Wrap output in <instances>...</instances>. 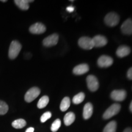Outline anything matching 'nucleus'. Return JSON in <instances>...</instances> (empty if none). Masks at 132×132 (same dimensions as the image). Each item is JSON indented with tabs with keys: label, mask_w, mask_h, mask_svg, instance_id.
<instances>
[{
	"label": "nucleus",
	"mask_w": 132,
	"mask_h": 132,
	"mask_svg": "<svg viewBox=\"0 0 132 132\" xmlns=\"http://www.w3.org/2000/svg\"><path fill=\"white\" fill-rule=\"evenodd\" d=\"M59 36L57 34H53L52 35L48 36L43 40V45L45 47H50L56 45L58 42Z\"/></svg>",
	"instance_id": "obj_7"
},
{
	"label": "nucleus",
	"mask_w": 132,
	"mask_h": 132,
	"mask_svg": "<svg viewBox=\"0 0 132 132\" xmlns=\"http://www.w3.org/2000/svg\"><path fill=\"white\" fill-rule=\"evenodd\" d=\"M85 95L83 92H80L78 94L75 95V96L73 97V100H72V102L75 105H78L81 103V102H83V100H85Z\"/></svg>",
	"instance_id": "obj_22"
},
{
	"label": "nucleus",
	"mask_w": 132,
	"mask_h": 132,
	"mask_svg": "<svg viewBox=\"0 0 132 132\" xmlns=\"http://www.w3.org/2000/svg\"><path fill=\"white\" fill-rule=\"evenodd\" d=\"M121 31L123 34L126 35L132 34V20L128 19L123 23L121 26Z\"/></svg>",
	"instance_id": "obj_11"
},
{
	"label": "nucleus",
	"mask_w": 132,
	"mask_h": 132,
	"mask_svg": "<svg viewBox=\"0 0 132 132\" xmlns=\"http://www.w3.org/2000/svg\"><path fill=\"white\" fill-rule=\"evenodd\" d=\"M87 87L90 91L95 92L98 89L99 83L98 80L95 76L89 75L86 78Z\"/></svg>",
	"instance_id": "obj_6"
},
{
	"label": "nucleus",
	"mask_w": 132,
	"mask_h": 132,
	"mask_svg": "<svg viewBox=\"0 0 132 132\" xmlns=\"http://www.w3.org/2000/svg\"><path fill=\"white\" fill-rule=\"evenodd\" d=\"M117 128V123L114 120L109 122L104 128L103 132H116Z\"/></svg>",
	"instance_id": "obj_19"
},
{
	"label": "nucleus",
	"mask_w": 132,
	"mask_h": 132,
	"mask_svg": "<svg viewBox=\"0 0 132 132\" xmlns=\"http://www.w3.org/2000/svg\"><path fill=\"white\" fill-rule=\"evenodd\" d=\"M127 92L125 90H114L111 93V98L117 102H122L125 100Z\"/></svg>",
	"instance_id": "obj_10"
},
{
	"label": "nucleus",
	"mask_w": 132,
	"mask_h": 132,
	"mask_svg": "<svg viewBox=\"0 0 132 132\" xmlns=\"http://www.w3.org/2000/svg\"><path fill=\"white\" fill-rule=\"evenodd\" d=\"M113 63V59L108 56H101L97 61V64L100 67H108Z\"/></svg>",
	"instance_id": "obj_8"
},
{
	"label": "nucleus",
	"mask_w": 132,
	"mask_h": 132,
	"mask_svg": "<svg viewBox=\"0 0 132 132\" xmlns=\"http://www.w3.org/2000/svg\"><path fill=\"white\" fill-rule=\"evenodd\" d=\"M127 77L128 79L132 80V67L128 69L127 72Z\"/></svg>",
	"instance_id": "obj_26"
},
{
	"label": "nucleus",
	"mask_w": 132,
	"mask_h": 132,
	"mask_svg": "<svg viewBox=\"0 0 132 132\" xmlns=\"http://www.w3.org/2000/svg\"><path fill=\"white\" fill-rule=\"evenodd\" d=\"M49 102V98L47 95H44L41 97L37 103V107L39 109H42L46 107Z\"/></svg>",
	"instance_id": "obj_21"
},
{
	"label": "nucleus",
	"mask_w": 132,
	"mask_h": 132,
	"mask_svg": "<svg viewBox=\"0 0 132 132\" xmlns=\"http://www.w3.org/2000/svg\"><path fill=\"white\" fill-rule=\"evenodd\" d=\"M40 94V90L37 87H33L28 90L25 95L24 100L28 103H30L34 100Z\"/></svg>",
	"instance_id": "obj_4"
},
{
	"label": "nucleus",
	"mask_w": 132,
	"mask_h": 132,
	"mask_svg": "<svg viewBox=\"0 0 132 132\" xmlns=\"http://www.w3.org/2000/svg\"><path fill=\"white\" fill-rule=\"evenodd\" d=\"M70 106V100L68 97H65L62 99L60 105V110L62 111H65Z\"/></svg>",
	"instance_id": "obj_18"
},
{
	"label": "nucleus",
	"mask_w": 132,
	"mask_h": 132,
	"mask_svg": "<svg viewBox=\"0 0 132 132\" xmlns=\"http://www.w3.org/2000/svg\"><path fill=\"white\" fill-rule=\"evenodd\" d=\"M34 128L29 127L26 130L25 132H34Z\"/></svg>",
	"instance_id": "obj_28"
},
{
	"label": "nucleus",
	"mask_w": 132,
	"mask_h": 132,
	"mask_svg": "<svg viewBox=\"0 0 132 132\" xmlns=\"http://www.w3.org/2000/svg\"><path fill=\"white\" fill-rule=\"evenodd\" d=\"M94 45L95 47H102L106 45L108 43L106 38L105 36L101 35L95 36L94 37L92 38Z\"/></svg>",
	"instance_id": "obj_12"
},
{
	"label": "nucleus",
	"mask_w": 132,
	"mask_h": 132,
	"mask_svg": "<svg viewBox=\"0 0 132 132\" xmlns=\"http://www.w3.org/2000/svg\"><path fill=\"white\" fill-rule=\"evenodd\" d=\"M33 1H30V0H15L14 1V3L20 9L26 11L29 9V3Z\"/></svg>",
	"instance_id": "obj_16"
},
{
	"label": "nucleus",
	"mask_w": 132,
	"mask_h": 132,
	"mask_svg": "<svg viewBox=\"0 0 132 132\" xmlns=\"http://www.w3.org/2000/svg\"><path fill=\"white\" fill-rule=\"evenodd\" d=\"M123 132H132V129L131 128H127Z\"/></svg>",
	"instance_id": "obj_29"
},
{
	"label": "nucleus",
	"mask_w": 132,
	"mask_h": 132,
	"mask_svg": "<svg viewBox=\"0 0 132 132\" xmlns=\"http://www.w3.org/2000/svg\"><path fill=\"white\" fill-rule=\"evenodd\" d=\"M75 120V115L73 112H69L65 115L64 118V122L65 125H70Z\"/></svg>",
	"instance_id": "obj_17"
},
{
	"label": "nucleus",
	"mask_w": 132,
	"mask_h": 132,
	"mask_svg": "<svg viewBox=\"0 0 132 132\" xmlns=\"http://www.w3.org/2000/svg\"><path fill=\"white\" fill-rule=\"evenodd\" d=\"M51 117H52V113H51L50 112V111L45 112V113L43 114L42 116H41L40 122L42 123L45 122L48 119H49L50 118H51Z\"/></svg>",
	"instance_id": "obj_25"
},
{
	"label": "nucleus",
	"mask_w": 132,
	"mask_h": 132,
	"mask_svg": "<svg viewBox=\"0 0 132 132\" xmlns=\"http://www.w3.org/2000/svg\"><path fill=\"white\" fill-rule=\"evenodd\" d=\"M130 110L131 111V112H132V101L131 102V103H130Z\"/></svg>",
	"instance_id": "obj_30"
},
{
	"label": "nucleus",
	"mask_w": 132,
	"mask_h": 132,
	"mask_svg": "<svg viewBox=\"0 0 132 132\" xmlns=\"http://www.w3.org/2000/svg\"><path fill=\"white\" fill-rule=\"evenodd\" d=\"M120 105L118 103H114L111 106H110L109 108L106 110V111L105 112L103 115V118L105 119H110L112 117H113L114 116L116 115L117 114L119 113V112L120 111Z\"/></svg>",
	"instance_id": "obj_3"
},
{
	"label": "nucleus",
	"mask_w": 132,
	"mask_h": 132,
	"mask_svg": "<svg viewBox=\"0 0 132 132\" xmlns=\"http://www.w3.org/2000/svg\"><path fill=\"white\" fill-rule=\"evenodd\" d=\"M9 110L8 105L4 102L0 100V115H4L7 113Z\"/></svg>",
	"instance_id": "obj_23"
},
{
	"label": "nucleus",
	"mask_w": 132,
	"mask_h": 132,
	"mask_svg": "<svg viewBox=\"0 0 132 132\" xmlns=\"http://www.w3.org/2000/svg\"><path fill=\"white\" fill-rule=\"evenodd\" d=\"M93 113V106L90 103H87L83 108L82 116L85 119H89L92 116Z\"/></svg>",
	"instance_id": "obj_14"
},
{
	"label": "nucleus",
	"mask_w": 132,
	"mask_h": 132,
	"mask_svg": "<svg viewBox=\"0 0 132 132\" xmlns=\"http://www.w3.org/2000/svg\"><path fill=\"white\" fill-rule=\"evenodd\" d=\"M131 50L127 46L121 45L117 49L116 54L118 57H123L128 56L130 53Z\"/></svg>",
	"instance_id": "obj_15"
},
{
	"label": "nucleus",
	"mask_w": 132,
	"mask_h": 132,
	"mask_svg": "<svg viewBox=\"0 0 132 132\" xmlns=\"http://www.w3.org/2000/svg\"><path fill=\"white\" fill-rule=\"evenodd\" d=\"M119 16L118 14L115 12H110L105 16L104 21L107 26L114 27L119 23Z\"/></svg>",
	"instance_id": "obj_2"
},
{
	"label": "nucleus",
	"mask_w": 132,
	"mask_h": 132,
	"mask_svg": "<svg viewBox=\"0 0 132 132\" xmlns=\"http://www.w3.org/2000/svg\"><path fill=\"white\" fill-rule=\"evenodd\" d=\"M78 45L82 49L91 50L94 47L92 38L88 37H82L78 40Z\"/></svg>",
	"instance_id": "obj_5"
},
{
	"label": "nucleus",
	"mask_w": 132,
	"mask_h": 132,
	"mask_svg": "<svg viewBox=\"0 0 132 132\" xmlns=\"http://www.w3.org/2000/svg\"><path fill=\"white\" fill-rule=\"evenodd\" d=\"M1 1V2H6L7 1H6V0H3V1Z\"/></svg>",
	"instance_id": "obj_31"
},
{
	"label": "nucleus",
	"mask_w": 132,
	"mask_h": 132,
	"mask_svg": "<svg viewBox=\"0 0 132 132\" xmlns=\"http://www.w3.org/2000/svg\"><path fill=\"white\" fill-rule=\"evenodd\" d=\"M46 27L44 24L41 23H36L29 28V32L34 34H40L45 32Z\"/></svg>",
	"instance_id": "obj_9"
},
{
	"label": "nucleus",
	"mask_w": 132,
	"mask_h": 132,
	"mask_svg": "<svg viewBox=\"0 0 132 132\" xmlns=\"http://www.w3.org/2000/svg\"><path fill=\"white\" fill-rule=\"evenodd\" d=\"M66 10H67L69 12H73L75 9H74V7H72V6H69V7H67Z\"/></svg>",
	"instance_id": "obj_27"
},
{
	"label": "nucleus",
	"mask_w": 132,
	"mask_h": 132,
	"mask_svg": "<svg viewBox=\"0 0 132 132\" xmlns=\"http://www.w3.org/2000/svg\"><path fill=\"white\" fill-rule=\"evenodd\" d=\"M89 70V67L86 64H81L77 65L73 70V73L76 75H81L87 73Z\"/></svg>",
	"instance_id": "obj_13"
},
{
	"label": "nucleus",
	"mask_w": 132,
	"mask_h": 132,
	"mask_svg": "<svg viewBox=\"0 0 132 132\" xmlns=\"http://www.w3.org/2000/svg\"><path fill=\"white\" fill-rule=\"evenodd\" d=\"M26 125V122L25 120L23 119H16L14 120L12 123V127L16 129H20V128H23L25 127Z\"/></svg>",
	"instance_id": "obj_20"
},
{
	"label": "nucleus",
	"mask_w": 132,
	"mask_h": 132,
	"mask_svg": "<svg viewBox=\"0 0 132 132\" xmlns=\"http://www.w3.org/2000/svg\"><path fill=\"white\" fill-rule=\"evenodd\" d=\"M61 121L59 119H57L52 123V127H51V130L53 132L57 131L59 130V128L61 127Z\"/></svg>",
	"instance_id": "obj_24"
},
{
	"label": "nucleus",
	"mask_w": 132,
	"mask_h": 132,
	"mask_svg": "<svg viewBox=\"0 0 132 132\" xmlns=\"http://www.w3.org/2000/svg\"><path fill=\"white\" fill-rule=\"evenodd\" d=\"M21 49V45L16 40L12 41L9 50V57L10 59H15L18 56Z\"/></svg>",
	"instance_id": "obj_1"
}]
</instances>
